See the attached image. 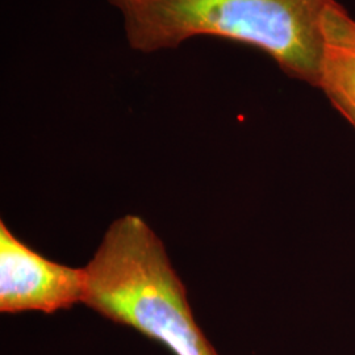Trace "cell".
Listing matches in <instances>:
<instances>
[{"label": "cell", "mask_w": 355, "mask_h": 355, "mask_svg": "<svg viewBox=\"0 0 355 355\" xmlns=\"http://www.w3.org/2000/svg\"><path fill=\"white\" fill-rule=\"evenodd\" d=\"M120 15L130 49H178L223 38L265 53L288 76L316 86L324 12L334 0H104Z\"/></svg>", "instance_id": "cell-1"}, {"label": "cell", "mask_w": 355, "mask_h": 355, "mask_svg": "<svg viewBox=\"0 0 355 355\" xmlns=\"http://www.w3.org/2000/svg\"><path fill=\"white\" fill-rule=\"evenodd\" d=\"M86 271L82 303L174 355H218L192 316L186 288L159 237L139 216L105 232Z\"/></svg>", "instance_id": "cell-2"}, {"label": "cell", "mask_w": 355, "mask_h": 355, "mask_svg": "<svg viewBox=\"0 0 355 355\" xmlns=\"http://www.w3.org/2000/svg\"><path fill=\"white\" fill-rule=\"evenodd\" d=\"M85 268L55 263L15 237L0 221V311L54 313L82 303Z\"/></svg>", "instance_id": "cell-3"}, {"label": "cell", "mask_w": 355, "mask_h": 355, "mask_svg": "<svg viewBox=\"0 0 355 355\" xmlns=\"http://www.w3.org/2000/svg\"><path fill=\"white\" fill-rule=\"evenodd\" d=\"M316 87L355 129V19L336 1L322 17Z\"/></svg>", "instance_id": "cell-4"}]
</instances>
